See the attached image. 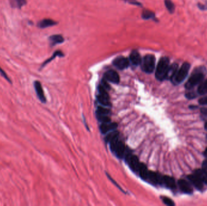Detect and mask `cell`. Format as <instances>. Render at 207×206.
<instances>
[{
	"instance_id": "6da1fadb",
	"label": "cell",
	"mask_w": 207,
	"mask_h": 206,
	"mask_svg": "<svg viewBox=\"0 0 207 206\" xmlns=\"http://www.w3.org/2000/svg\"><path fill=\"white\" fill-rule=\"evenodd\" d=\"M206 73V68L203 66L196 68L186 82L185 85V88L187 90H191L197 85L200 84L204 79Z\"/></svg>"
},
{
	"instance_id": "7a4b0ae2",
	"label": "cell",
	"mask_w": 207,
	"mask_h": 206,
	"mask_svg": "<svg viewBox=\"0 0 207 206\" xmlns=\"http://www.w3.org/2000/svg\"><path fill=\"white\" fill-rule=\"evenodd\" d=\"M170 66V59L167 57H162L159 60L156 70V78L158 80L162 81L165 79L166 75Z\"/></svg>"
},
{
	"instance_id": "3957f363",
	"label": "cell",
	"mask_w": 207,
	"mask_h": 206,
	"mask_svg": "<svg viewBox=\"0 0 207 206\" xmlns=\"http://www.w3.org/2000/svg\"><path fill=\"white\" fill-rule=\"evenodd\" d=\"M190 63L185 62H184L180 68H178V70L174 76V77L171 80V82L174 85H179L181 84L187 77L188 72L190 69Z\"/></svg>"
},
{
	"instance_id": "277c9868",
	"label": "cell",
	"mask_w": 207,
	"mask_h": 206,
	"mask_svg": "<svg viewBox=\"0 0 207 206\" xmlns=\"http://www.w3.org/2000/svg\"><path fill=\"white\" fill-rule=\"evenodd\" d=\"M156 58L153 54L146 55L141 62L142 70L147 73H152L155 68Z\"/></svg>"
},
{
	"instance_id": "5b68a950",
	"label": "cell",
	"mask_w": 207,
	"mask_h": 206,
	"mask_svg": "<svg viewBox=\"0 0 207 206\" xmlns=\"http://www.w3.org/2000/svg\"><path fill=\"white\" fill-rule=\"evenodd\" d=\"M112 152H113L119 158H125V157L130 154V152H128L125 144L120 140L113 149Z\"/></svg>"
},
{
	"instance_id": "8992f818",
	"label": "cell",
	"mask_w": 207,
	"mask_h": 206,
	"mask_svg": "<svg viewBox=\"0 0 207 206\" xmlns=\"http://www.w3.org/2000/svg\"><path fill=\"white\" fill-rule=\"evenodd\" d=\"M126 161L127 162L129 167L130 168V169L135 172H138V169H139L140 166V161L139 158L134 155H131V154L130 155H128L126 158H125Z\"/></svg>"
},
{
	"instance_id": "52a82bcc",
	"label": "cell",
	"mask_w": 207,
	"mask_h": 206,
	"mask_svg": "<svg viewBox=\"0 0 207 206\" xmlns=\"http://www.w3.org/2000/svg\"><path fill=\"white\" fill-rule=\"evenodd\" d=\"M162 177L163 176H161L159 174L152 172V171H149L146 181L150 182L152 184L157 185V184H162Z\"/></svg>"
},
{
	"instance_id": "ba28073f",
	"label": "cell",
	"mask_w": 207,
	"mask_h": 206,
	"mask_svg": "<svg viewBox=\"0 0 207 206\" xmlns=\"http://www.w3.org/2000/svg\"><path fill=\"white\" fill-rule=\"evenodd\" d=\"M113 64L115 67L118 68V69L124 70L128 66L129 61L127 58L123 56H119L116 57L113 60Z\"/></svg>"
},
{
	"instance_id": "9c48e42d",
	"label": "cell",
	"mask_w": 207,
	"mask_h": 206,
	"mask_svg": "<svg viewBox=\"0 0 207 206\" xmlns=\"http://www.w3.org/2000/svg\"><path fill=\"white\" fill-rule=\"evenodd\" d=\"M33 85L35 90V92L36 93L37 97L39 99V100L43 103H46V101H47L46 98L45 97L43 88H42L41 82L38 81H36L34 82Z\"/></svg>"
},
{
	"instance_id": "30bf717a",
	"label": "cell",
	"mask_w": 207,
	"mask_h": 206,
	"mask_svg": "<svg viewBox=\"0 0 207 206\" xmlns=\"http://www.w3.org/2000/svg\"><path fill=\"white\" fill-rule=\"evenodd\" d=\"M104 79L106 80V81L113 84H119L120 81V78L118 73L114 70L107 71L104 74Z\"/></svg>"
},
{
	"instance_id": "8fae6325",
	"label": "cell",
	"mask_w": 207,
	"mask_h": 206,
	"mask_svg": "<svg viewBox=\"0 0 207 206\" xmlns=\"http://www.w3.org/2000/svg\"><path fill=\"white\" fill-rule=\"evenodd\" d=\"M178 185L180 190L187 194H191L193 193V189L190 184L185 180L180 179L178 181Z\"/></svg>"
},
{
	"instance_id": "7c38bea8",
	"label": "cell",
	"mask_w": 207,
	"mask_h": 206,
	"mask_svg": "<svg viewBox=\"0 0 207 206\" xmlns=\"http://www.w3.org/2000/svg\"><path fill=\"white\" fill-rule=\"evenodd\" d=\"M118 127V125L116 123H102V125L100 126V131L103 134H107L110 131L114 130Z\"/></svg>"
},
{
	"instance_id": "4fadbf2b",
	"label": "cell",
	"mask_w": 207,
	"mask_h": 206,
	"mask_svg": "<svg viewBox=\"0 0 207 206\" xmlns=\"http://www.w3.org/2000/svg\"><path fill=\"white\" fill-rule=\"evenodd\" d=\"M187 178L197 189L199 190H202L203 189V183L195 174L190 175Z\"/></svg>"
},
{
	"instance_id": "5bb4252c",
	"label": "cell",
	"mask_w": 207,
	"mask_h": 206,
	"mask_svg": "<svg viewBox=\"0 0 207 206\" xmlns=\"http://www.w3.org/2000/svg\"><path fill=\"white\" fill-rule=\"evenodd\" d=\"M162 185H164L166 187L172 190L176 189V188L175 180L173 177L170 176H163Z\"/></svg>"
},
{
	"instance_id": "9a60e30c",
	"label": "cell",
	"mask_w": 207,
	"mask_h": 206,
	"mask_svg": "<svg viewBox=\"0 0 207 206\" xmlns=\"http://www.w3.org/2000/svg\"><path fill=\"white\" fill-rule=\"evenodd\" d=\"M130 60L134 65H138L141 63V57L137 51H133L130 55Z\"/></svg>"
},
{
	"instance_id": "2e32d148",
	"label": "cell",
	"mask_w": 207,
	"mask_h": 206,
	"mask_svg": "<svg viewBox=\"0 0 207 206\" xmlns=\"http://www.w3.org/2000/svg\"><path fill=\"white\" fill-rule=\"evenodd\" d=\"M177 70H178V64L177 63H174L172 65H170L167 75H166L165 79L171 80L172 78L175 75V74L176 73Z\"/></svg>"
},
{
	"instance_id": "e0dca14e",
	"label": "cell",
	"mask_w": 207,
	"mask_h": 206,
	"mask_svg": "<svg viewBox=\"0 0 207 206\" xmlns=\"http://www.w3.org/2000/svg\"><path fill=\"white\" fill-rule=\"evenodd\" d=\"M57 24L56 22L55 21L50 20V19H44L40 21L38 23V26L41 29H45L47 27H52L55 26Z\"/></svg>"
},
{
	"instance_id": "ac0fdd59",
	"label": "cell",
	"mask_w": 207,
	"mask_h": 206,
	"mask_svg": "<svg viewBox=\"0 0 207 206\" xmlns=\"http://www.w3.org/2000/svg\"><path fill=\"white\" fill-rule=\"evenodd\" d=\"M10 5L15 9H21L27 3V0H9Z\"/></svg>"
},
{
	"instance_id": "d6986e66",
	"label": "cell",
	"mask_w": 207,
	"mask_h": 206,
	"mask_svg": "<svg viewBox=\"0 0 207 206\" xmlns=\"http://www.w3.org/2000/svg\"><path fill=\"white\" fill-rule=\"evenodd\" d=\"M149 170L147 169V167L146 166V165L144 163H141L139 169H138V173H139L140 177H141L142 179H143L144 180L146 181L147 179V177L149 173Z\"/></svg>"
},
{
	"instance_id": "ffe728a7",
	"label": "cell",
	"mask_w": 207,
	"mask_h": 206,
	"mask_svg": "<svg viewBox=\"0 0 207 206\" xmlns=\"http://www.w3.org/2000/svg\"><path fill=\"white\" fill-rule=\"evenodd\" d=\"M50 44L52 46L58 44H61L64 42V38L61 35H52L49 38Z\"/></svg>"
},
{
	"instance_id": "44dd1931",
	"label": "cell",
	"mask_w": 207,
	"mask_h": 206,
	"mask_svg": "<svg viewBox=\"0 0 207 206\" xmlns=\"http://www.w3.org/2000/svg\"><path fill=\"white\" fill-rule=\"evenodd\" d=\"M194 174L205 184H207V173L203 169H197L194 171Z\"/></svg>"
},
{
	"instance_id": "7402d4cb",
	"label": "cell",
	"mask_w": 207,
	"mask_h": 206,
	"mask_svg": "<svg viewBox=\"0 0 207 206\" xmlns=\"http://www.w3.org/2000/svg\"><path fill=\"white\" fill-rule=\"evenodd\" d=\"M197 93L200 95H204L207 93V79L200 84L197 89Z\"/></svg>"
},
{
	"instance_id": "603a6c76",
	"label": "cell",
	"mask_w": 207,
	"mask_h": 206,
	"mask_svg": "<svg viewBox=\"0 0 207 206\" xmlns=\"http://www.w3.org/2000/svg\"><path fill=\"white\" fill-rule=\"evenodd\" d=\"M98 100L100 104L105 106H111V103L110 102V98L105 97L100 95L98 96Z\"/></svg>"
},
{
	"instance_id": "cb8c5ba5",
	"label": "cell",
	"mask_w": 207,
	"mask_h": 206,
	"mask_svg": "<svg viewBox=\"0 0 207 206\" xmlns=\"http://www.w3.org/2000/svg\"><path fill=\"white\" fill-rule=\"evenodd\" d=\"M111 113L109 109L105 108L103 106H99L96 111V115H108Z\"/></svg>"
},
{
	"instance_id": "d4e9b609",
	"label": "cell",
	"mask_w": 207,
	"mask_h": 206,
	"mask_svg": "<svg viewBox=\"0 0 207 206\" xmlns=\"http://www.w3.org/2000/svg\"><path fill=\"white\" fill-rule=\"evenodd\" d=\"M164 3L165 7L168 9V12L171 14L174 13L175 11V6L174 3L172 2L171 0H165Z\"/></svg>"
},
{
	"instance_id": "484cf974",
	"label": "cell",
	"mask_w": 207,
	"mask_h": 206,
	"mask_svg": "<svg viewBox=\"0 0 207 206\" xmlns=\"http://www.w3.org/2000/svg\"><path fill=\"white\" fill-rule=\"evenodd\" d=\"M119 136V132L117 131H113V132H110V134H108L107 137H105V140L107 143H108L112 140L113 139H114L115 137Z\"/></svg>"
},
{
	"instance_id": "4316f807",
	"label": "cell",
	"mask_w": 207,
	"mask_h": 206,
	"mask_svg": "<svg viewBox=\"0 0 207 206\" xmlns=\"http://www.w3.org/2000/svg\"><path fill=\"white\" fill-rule=\"evenodd\" d=\"M63 54H62V53H61V51H56L55 53H54V54H53V55L51 57H50L49 59H48L46 61H45L44 62V63L42 65V66H41V68H43L45 65H47L48 63H49L50 62H51L53 59H54L56 56H62Z\"/></svg>"
},
{
	"instance_id": "83f0119b",
	"label": "cell",
	"mask_w": 207,
	"mask_h": 206,
	"mask_svg": "<svg viewBox=\"0 0 207 206\" xmlns=\"http://www.w3.org/2000/svg\"><path fill=\"white\" fill-rule=\"evenodd\" d=\"M161 199L163 201V202L167 205H169V206H173L175 205L174 202H173V201L172 199H171L170 198H168V197H166V196H162L161 197Z\"/></svg>"
},
{
	"instance_id": "f1b7e54d",
	"label": "cell",
	"mask_w": 207,
	"mask_h": 206,
	"mask_svg": "<svg viewBox=\"0 0 207 206\" xmlns=\"http://www.w3.org/2000/svg\"><path fill=\"white\" fill-rule=\"evenodd\" d=\"M155 17V15L153 12L149 11H145L143 14V18L144 19H150L152 18Z\"/></svg>"
},
{
	"instance_id": "f546056e",
	"label": "cell",
	"mask_w": 207,
	"mask_h": 206,
	"mask_svg": "<svg viewBox=\"0 0 207 206\" xmlns=\"http://www.w3.org/2000/svg\"><path fill=\"white\" fill-rule=\"evenodd\" d=\"M0 75H1L9 83H10V84H12V82L11 79L8 76V75L6 74V73L2 69L1 66H0Z\"/></svg>"
},
{
	"instance_id": "4dcf8cb0",
	"label": "cell",
	"mask_w": 207,
	"mask_h": 206,
	"mask_svg": "<svg viewBox=\"0 0 207 206\" xmlns=\"http://www.w3.org/2000/svg\"><path fill=\"white\" fill-rule=\"evenodd\" d=\"M98 120L102 123H107L110 121V118L108 115H97Z\"/></svg>"
},
{
	"instance_id": "1f68e13d",
	"label": "cell",
	"mask_w": 207,
	"mask_h": 206,
	"mask_svg": "<svg viewBox=\"0 0 207 206\" xmlns=\"http://www.w3.org/2000/svg\"><path fill=\"white\" fill-rule=\"evenodd\" d=\"M186 97L188 99H193V98H195L196 97V95L193 92H190V93H188L186 94Z\"/></svg>"
},
{
	"instance_id": "d6a6232c",
	"label": "cell",
	"mask_w": 207,
	"mask_h": 206,
	"mask_svg": "<svg viewBox=\"0 0 207 206\" xmlns=\"http://www.w3.org/2000/svg\"><path fill=\"white\" fill-rule=\"evenodd\" d=\"M199 103L201 105H207V96L201 98L199 100Z\"/></svg>"
},
{
	"instance_id": "836d02e7",
	"label": "cell",
	"mask_w": 207,
	"mask_h": 206,
	"mask_svg": "<svg viewBox=\"0 0 207 206\" xmlns=\"http://www.w3.org/2000/svg\"><path fill=\"white\" fill-rule=\"evenodd\" d=\"M202 169L207 173V160L204 161L202 163Z\"/></svg>"
},
{
	"instance_id": "e575fe53",
	"label": "cell",
	"mask_w": 207,
	"mask_h": 206,
	"mask_svg": "<svg viewBox=\"0 0 207 206\" xmlns=\"http://www.w3.org/2000/svg\"><path fill=\"white\" fill-rule=\"evenodd\" d=\"M199 6V8L202 9V10H207V3L206 5H200V4L198 5Z\"/></svg>"
},
{
	"instance_id": "d590c367",
	"label": "cell",
	"mask_w": 207,
	"mask_h": 206,
	"mask_svg": "<svg viewBox=\"0 0 207 206\" xmlns=\"http://www.w3.org/2000/svg\"><path fill=\"white\" fill-rule=\"evenodd\" d=\"M204 155L205 156V157L206 158V160H207V148L206 149V150L204 152Z\"/></svg>"
},
{
	"instance_id": "8d00e7d4",
	"label": "cell",
	"mask_w": 207,
	"mask_h": 206,
	"mask_svg": "<svg viewBox=\"0 0 207 206\" xmlns=\"http://www.w3.org/2000/svg\"><path fill=\"white\" fill-rule=\"evenodd\" d=\"M205 127H206V129H207V123H206V126H205Z\"/></svg>"
},
{
	"instance_id": "74e56055",
	"label": "cell",
	"mask_w": 207,
	"mask_h": 206,
	"mask_svg": "<svg viewBox=\"0 0 207 206\" xmlns=\"http://www.w3.org/2000/svg\"><path fill=\"white\" fill-rule=\"evenodd\" d=\"M206 113H207V109H206Z\"/></svg>"
}]
</instances>
